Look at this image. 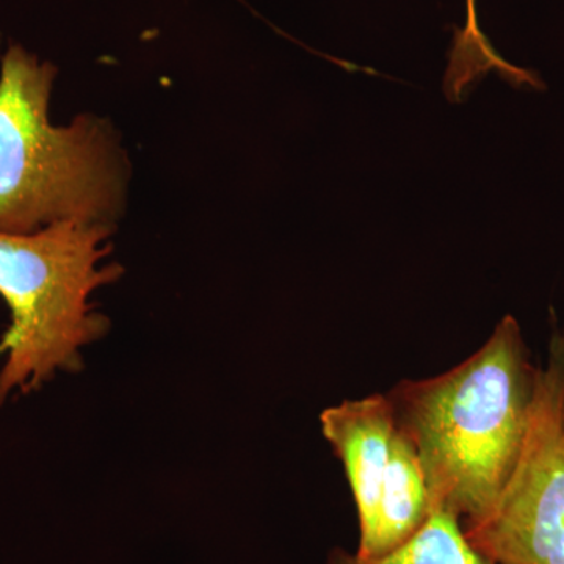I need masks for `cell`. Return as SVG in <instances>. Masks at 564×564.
I'll return each instance as SVG.
<instances>
[{
  "label": "cell",
  "mask_w": 564,
  "mask_h": 564,
  "mask_svg": "<svg viewBox=\"0 0 564 564\" xmlns=\"http://www.w3.org/2000/svg\"><path fill=\"white\" fill-rule=\"evenodd\" d=\"M328 564H497L478 551L463 529L462 519L436 508L425 525L391 554L361 558L355 552L334 549Z\"/></svg>",
  "instance_id": "ba28073f"
},
{
  "label": "cell",
  "mask_w": 564,
  "mask_h": 564,
  "mask_svg": "<svg viewBox=\"0 0 564 564\" xmlns=\"http://www.w3.org/2000/svg\"><path fill=\"white\" fill-rule=\"evenodd\" d=\"M109 226L57 223L31 234L0 231V299L10 326L0 340V404L76 372L82 350L109 329L93 296L118 280Z\"/></svg>",
  "instance_id": "3957f363"
},
{
  "label": "cell",
  "mask_w": 564,
  "mask_h": 564,
  "mask_svg": "<svg viewBox=\"0 0 564 564\" xmlns=\"http://www.w3.org/2000/svg\"><path fill=\"white\" fill-rule=\"evenodd\" d=\"M538 375L521 326L505 315L454 369L386 393L421 458L433 510L445 508L463 524L491 510L524 452Z\"/></svg>",
  "instance_id": "6da1fadb"
},
{
  "label": "cell",
  "mask_w": 564,
  "mask_h": 564,
  "mask_svg": "<svg viewBox=\"0 0 564 564\" xmlns=\"http://www.w3.org/2000/svg\"><path fill=\"white\" fill-rule=\"evenodd\" d=\"M564 333L540 366L532 421L518 467L497 502L463 524L497 564H564Z\"/></svg>",
  "instance_id": "277c9868"
},
{
  "label": "cell",
  "mask_w": 564,
  "mask_h": 564,
  "mask_svg": "<svg viewBox=\"0 0 564 564\" xmlns=\"http://www.w3.org/2000/svg\"><path fill=\"white\" fill-rule=\"evenodd\" d=\"M478 0H466V25L456 31L448 66L444 77V93L448 101L458 104L491 70L516 88H543V82L534 73L511 65L494 50L478 24Z\"/></svg>",
  "instance_id": "52a82bcc"
},
{
  "label": "cell",
  "mask_w": 564,
  "mask_h": 564,
  "mask_svg": "<svg viewBox=\"0 0 564 564\" xmlns=\"http://www.w3.org/2000/svg\"><path fill=\"white\" fill-rule=\"evenodd\" d=\"M57 68L21 44L0 61V231L57 223L113 228L128 203L131 163L113 124L84 113L52 124Z\"/></svg>",
  "instance_id": "7a4b0ae2"
},
{
  "label": "cell",
  "mask_w": 564,
  "mask_h": 564,
  "mask_svg": "<svg viewBox=\"0 0 564 564\" xmlns=\"http://www.w3.org/2000/svg\"><path fill=\"white\" fill-rule=\"evenodd\" d=\"M432 513L421 458L410 437L397 426L377 508L370 524L359 532L355 554L361 558L391 554L411 540Z\"/></svg>",
  "instance_id": "8992f818"
},
{
  "label": "cell",
  "mask_w": 564,
  "mask_h": 564,
  "mask_svg": "<svg viewBox=\"0 0 564 564\" xmlns=\"http://www.w3.org/2000/svg\"><path fill=\"white\" fill-rule=\"evenodd\" d=\"M563 421H564V400H563Z\"/></svg>",
  "instance_id": "9c48e42d"
},
{
  "label": "cell",
  "mask_w": 564,
  "mask_h": 564,
  "mask_svg": "<svg viewBox=\"0 0 564 564\" xmlns=\"http://www.w3.org/2000/svg\"><path fill=\"white\" fill-rule=\"evenodd\" d=\"M321 429L343 463L361 532L372 521L391 456L397 429L391 400L373 393L334 404L321 414Z\"/></svg>",
  "instance_id": "5b68a950"
}]
</instances>
